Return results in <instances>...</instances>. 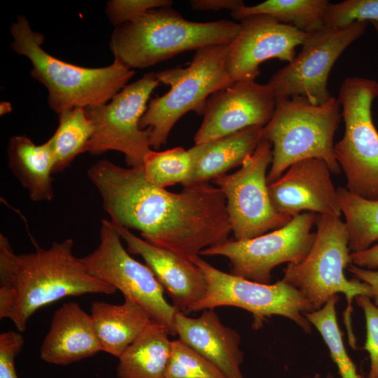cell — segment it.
Returning a JSON list of instances; mask_svg holds the SVG:
<instances>
[{"label": "cell", "mask_w": 378, "mask_h": 378, "mask_svg": "<svg viewBox=\"0 0 378 378\" xmlns=\"http://www.w3.org/2000/svg\"><path fill=\"white\" fill-rule=\"evenodd\" d=\"M87 174L111 221L139 231L153 245L190 260L229 239L225 195L209 182L172 192L149 182L142 166L125 168L108 160L92 164Z\"/></svg>", "instance_id": "obj_1"}, {"label": "cell", "mask_w": 378, "mask_h": 378, "mask_svg": "<svg viewBox=\"0 0 378 378\" xmlns=\"http://www.w3.org/2000/svg\"><path fill=\"white\" fill-rule=\"evenodd\" d=\"M73 246V240L66 239L48 248L35 244L34 251L17 254L1 233L0 318L10 319L23 332L36 311L63 298L115 293L86 270Z\"/></svg>", "instance_id": "obj_2"}, {"label": "cell", "mask_w": 378, "mask_h": 378, "mask_svg": "<svg viewBox=\"0 0 378 378\" xmlns=\"http://www.w3.org/2000/svg\"><path fill=\"white\" fill-rule=\"evenodd\" d=\"M239 29V23L227 20L190 21L171 6H164L115 27L109 46L114 60L130 69H143L185 51L229 44Z\"/></svg>", "instance_id": "obj_3"}, {"label": "cell", "mask_w": 378, "mask_h": 378, "mask_svg": "<svg viewBox=\"0 0 378 378\" xmlns=\"http://www.w3.org/2000/svg\"><path fill=\"white\" fill-rule=\"evenodd\" d=\"M13 51L31 63L30 74L48 90V103L56 113L109 102L135 72L115 60L108 66L88 68L57 59L42 48L44 36L34 31L28 20L18 15L10 27Z\"/></svg>", "instance_id": "obj_4"}, {"label": "cell", "mask_w": 378, "mask_h": 378, "mask_svg": "<svg viewBox=\"0 0 378 378\" xmlns=\"http://www.w3.org/2000/svg\"><path fill=\"white\" fill-rule=\"evenodd\" d=\"M338 99L331 97L315 105L301 97L277 99L274 113L262 127V139L272 146L268 185L293 164L309 158L322 160L331 172L339 174L334 136L342 118Z\"/></svg>", "instance_id": "obj_5"}, {"label": "cell", "mask_w": 378, "mask_h": 378, "mask_svg": "<svg viewBox=\"0 0 378 378\" xmlns=\"http://www.w3.org/2000/svg\"><path fill=\"white\" fill-rule=\"evenodd\" d=\"M227 45L203 47L195 51L187 67L155 73L160 83L170 90L149 102L139 122L141 129L150 130L151 147L158 150L164 145L174 125L186 113L203 115L209 96L234 82L226 66Z\"/></svg>", "instance_id": "obj_6"}, {"label": "cell", "mask_w": 378, "mask_h": 378, "mask_svg": "<svg viewBox=\"0 0 378 378\" xmlns=\"http://www.w3.org/2000/svg\"><path fill=\"white\" fill-rule=\"evenodd\" d=\"M315 225L309 252L301 262L288 264L281 279L302 293L312 312L320 309L337 293L344 294L348 321L353 300L359 295L371 298V288L358 279L349 280L344 275V269L351 263L344 222L338 217L317 215Z\"/></svg>", "instance_id": "obj_7"}, {"label": "cell", "mask_w": 378, "mask_h": 378, "mask_svg": "<svg viewBox=\"0 0 378 378\" xmlns=\"http://www.w3.org/2000/svg\"><path fill=\"white\" fill-rule=\"evenodd\" d=\"M378 97V82L348 77L338 101L344 122L343 137L335 144V156L346 178V188L368 200H378V131L372 105Z\"/></svg>", "instance_id": "obj_8"}, {"label": "cell", "mask_w": 378, "mask_h": 378, "mask_svg": "<svg viewBox=\"0 0 378 378\" xmlns=\"http://www.w3.org/2000/svg\"><path fill=\"white\" fill-rule=\"evenodd\" d=\"M202 272L206 281L204 298L188 312H195L223 306H232L251 312L255 328H260L266 318L273 315L292 320L304 332L310 333L312 324L304 316L312 312L302 293L282 279L265 284L223 272L200 255L190 260Z\"/></svg>", "instance_id": "obj_9"}, {"label": "cell", "mask_w": 378, "mask_h": 378, "mask_svg": "<svg viewBox=\"0 0 378 378\" xmlns=\"http://www.w3.org/2000/svg\"><path fill=\"white\" fill-rule=\"evenodd\" d=\"M160 84L155 73H147L125 86L109 102L85 108L94 133L84 153L96 155L116 150L125 155L128 167L142 166L152 149L150 130L141 129L139 122L151 93Z\"/></svg>", "instance_id": "obj_10"}, {"label": "cell", "mask_w": 378, "mask_h": 378, "mask_svg": "<svg viewBox=\"0 0 378 378\" xmlns=\"http://www.w3.org/2000/svg\"><path fill=\"white\" fill-rule=\"evenodd\" d=\"M111 220L102 219L100 242L90 254L79 258L86 270L139 304L151 319L176 335L178 309L164 296V288L151 270L133 258L124 248Z\"/></svg>", "instance_id": "obj_11"}, {"label": "cell", "mask_w": 378, "mask_h": 378, "mask_svg": "<svg viewBox=\"0 0 378 378\" xmlns=\"http://www.w3.org/2000/svg\"><path fill=\"white\" fill-rule=\"evenodd\" d=\"M316 217L315 213L304 212L270 232L244 240L229 239L202 250L200 255L225 257L232 274L269 284L275 267L298 263L308 254L315 238L312 228Z\"/></svg>", "instance_id": "obj_12"}, {"label": "cell", "mask_w": 378, "mask_h": 378, "mask_svg": "<svg viewBox=\"0 0 378 378\" xmlns=\"http://www.w3.org/2000/svg\"><path fill=\"white\" fill-rule=\"evenodd\" d=\"M272 160V144L262 139L237 172L214 180L225 195L235 239L254 238L292 219L277 212L272 204L267 180Z\"/></svg>", "instance_id": "obj_13"}, {"label": "cell", "mask_w": 378, "mask_h": 378, "mask_svg": "<svg viewBox=\"0 0 378 378\" xmlns=\"http://www.w3.org/2000/svg\"><path fill=\"white\" fill-rule=\"evenodd\" d=\"M367 23L355 22L342 28L325 25L307 34L298 55L269 79L267 84L276 99L301 97L315 105L327 102L332 97L328 80L332 66L364 34Z\"/></svg>", "instance_id": "obj_14"}, {"label": "cell", "mask_w": 378, "mask_h": 378, "mask_svg": "<svg viewBox=\"0 0 378 378\" xmlns=\"http://www.w3.org/2000/svg\"><path fill=\"white\" fill-rule=\"evenodd\" d=\"M276 102L275 94L268 84L249 80L233 82L207 99L202 122L194 138L195 144L247 127H264L274 113Z\"/></svg>", "instance_id": "obj_15"}, {"label": "cell", "mask_w": 378, "mask_h": 378, "mask_svg": "<svg viewBox=\"0 0 378 378\" xmlns=\"http://www.w3.org/2000/svg\"><path fill=\"white\" fill-rule=\"evenodd\" d=\"M240 29L227 45L226 66L233 81L255 80L260 65L276 58L290 62L295 48L302 46L307 34L266 15H255L240 20Z\"/></svg>", "instance_id": "obj_16"}, {"label": "cell", "mask_w": 378, "mask_h": 378, "mask_svg": "<svg viewBox=\"0 0 378 378\" xmlns=\"http://www.w3.org/2000/svg\"><path fill=\"white\" fill-rule=\"evenodd\" d=\"M268 192L275 210L291 218L304 212L338 218L342 215L331 171L320 159L309 158L293 164L268 185Z\"/></svg>", "instance_id": "obj_17"}, {"label": "cell", "mask_w": 378, "mask_h": 378, "mask_svg": "<svg viewBox=\"0 0 378 378\" xmlns=\"http://www.w3.org/2000/svg\"><path fill=\"white\" fill-rule=\"evenodd\" d=\"M130 254L140 255L171 297L179 311L188 310L205 296L206 281L192 261L141 239L125 227L111 222Z\"/></svg>", "instance_id": "obj_18"}, {"label": "cell", "mask_w": 378, "mask_h": 378, "mask_svg": "<svg viewBox=\"0 0 378 378\" xmlns=\"http://www.w3.org/2000/svg\"><path fill=\"white\" fill-rule=\"evenodd\" d=\"M174 324L178 339L213 363L227 378H244L241 371L244 353L240 336L222 323L214 309L203 310L197 318L178 310Z\"/></svg>", "instance_id": "obj_19"}, {"label": "cell", "mask_w": 378, "mask_h": 378, "mask_svg": "<svg viewBox=\"0 0 378 378\" xmlns=\"http://www.w3.org/2000/svg\"><path fill=\"white\" fill-rule=\"evenodd\" d=\"M101 351L90 314L77 302H69L55 312L40 355L48 363L66 365Z\"/></svg>", "instance_id": "obj_20"}, {"label": "cell", "mask_w": 378, "mask_h": 378, "mask_svg": "<svg viewBox=\"0 0 378 378\" xmlns=\"http://www.w3.org/2000/svg\"><path fill=\"white\" fill-rule=\"evenodd\" d=\"M262 127H247L223 137L195 144L189 148L193 166L185 186L209 182L241 166L262 139Z\"/></svg>", "instance_id": "obj_21"}, {"label": "cell", "mask_w": 378, "mask_h": 378, "mask_svg": "<svg viewBox=\"0 0 378 378\" xmlns=\"http://www.w3.org/2000/svg\"><path fill=\"white\" fill-rule=\"evenodd\" d=\"M90 316L102 351L119 358L153 321L134 300L124 297L121 304L94 301Z\"/></svg>", "instance_id": "obj_22"}, {"label": "cell", "mask_w": 378, "mask_h": 378, "mask_svg": "<svg viewBox=\"0 0 378 378\" xmlns=\"http://www.w3.org/2000/svg\"><path fill=\"white\" fill-rule=\"evenodd\" d=\"M7 158L8 168L31 201L52 200L55 162L48 140L36 145L26 135L13 136L8 143Z\"/></svg>", "instance_id": "obj_23"}, {"label": "cell", "mask_w": 378, "mask_h": 378, "mask_svg": "<svg viewBox=\"0 0 378 378\" xmlns=\"http://www.w3.org/2000/svg\"><path fill=\"white\" fill-rule=\"evenodd\" d=\"M162 325L152 321L118 358V378H164L172 341Z\"/></svg>", "instance_id": "obj_24"}, {"label": "cell", "mask_w": 378, "mask_h": 378, "mask_svg": "<svg viewBox=\"0 0 378 378\" xmlns=\"http://www.w3.org/2000/svg\"><path fill=\"white\" fill-rule=\"evenodd\" d=\"M328 4L327 0H267L251 6L244 4L230 14L239 20L251 15H266L309 34L325 26Z\"/></svg>", "instance_id": "obj_25"}, {"label": "cell", "mask_w": 378, "mask_h": 378, "mask_svg": "<svg viewBox=\"0 0 378 378\" xmlns=\"http://www.w3.org/2000/svg\"><path fill=\"white\" fill-rule=\"evenodd\" d=\"M59 124L48 139L55 157L54 174L64 171L84 150L94 133L85 108H74L58 114Z\"/></svg>", "instance_id": "obj_26"}, {"label": "cell", "mask_w": 378, "mask_h": 378, "mask_svg": "<svg viewBox=\"0 0 378 378\" xmlns=\"http://www.w3.org/2000/svg\"><path fill=\"white\" fill-rule=\"evenodd\" d=\"M337 190L350 251L354 253L370 248L378 240V200L361 197L344 187Z\"/></svg>", "instance_id": "obj_27"}, {"label": "cell", "mask_w": 378, "mask_h": 378, "mask_svg": "<svg viewBox=\"0 0 378 378\" xmlns=\"http://www.w3.org/2000/svg\"><path fill=\"white\" fill-rule=\"evenodd\" d=\"M192 166L189 149L182 147L163 151L151 150L144 157L142 164L146 179L163 188L176 183L185 186L191 176Z\"/></svg>", "instance_id": "obj_28"}, {"label": "cell", "mask_w": 378, "mask_h": 378, "mask_svg": "<svg viewBox=\"0 0 378 378\" xmlns=\"http://www.w3.org/2000/svg\"><path fill=\"white\" fill-rule=\"evenodd\" d=\"M339 299L337 295L320 309L304 312L303 314L320 332L328 346L332 360L337 367L340 378H364L357 372L343 343L336 313V304Z\"/></svg>", "instance_id": "obj_29"}, {"label": "cell", "mask_w": 378, "mask_h": 378, "mask_svg": "<svg viewBox=\"0 0 378 378\" xmlns=\"http://www.w3.org/2000/svg\"><path fill=\"white\" fill-rule=\"evenodd\" d=\"M164 378H227L213 363L179 339L172 341Z\"/></svg>", "instance_id": "obj_30"}, {"label": "cell", "mask_w": 378, "mask_h": 378, "mask_svg": "<svg viewBox=\"0 0 378 378\" xmlns=\"http://www.w3.org/2000/svg\"><path fill=\"white\" fill-rule=\"evenodd\" d=\"M378 21V0H345L329 3L325 15V25L342 28L355 22Z\"/></svg>", "instance_id": "obj_31"}, {"label": "cell", "mask_w": 378, "mask_h": 378, "mask_svg": "<svg viewBox=\"0 0 378 378\" xmlns=\"http://www.w3.org/2000/svg\"><path fill=\"white\" fill-rule=\"evenodd\" d=\"M171 0H111L106 4L108 20L115 27L132 22L148 10L171 6Z\"/></svg>", "instance_id": "obj_32"}, {"label": "cell", "mask_w": 378, "mask_h": 378, "mask_svg": "<svg viewBox=\"0 0 378 378\" xmlns=\"http://www.w3.org/2000/svg\"><path fill=\"white\" fill-rule=\"evenodd\" d=\"M365 295L355 298L363 309L366 322V340L364 349L368 352L370 365L368 378H378V307Z\"/></svg>", "instance_id": "obj_33"}, {"label": "cell", "mask_w": 378, "mask_h": 378, "mask_svg": "<svg viewBox=\"0 0 378 378\" xmlns=\"http://www.w3.org/2000/svg\"><path fill=\"white\" fill-rule=\"evenodd\" d=\"M24 342L20 332L9 330L0 334V378H18L15 359Z\"/></svg>", "instance_id": "obj_34"}, {"label": "cell", "mask_w": 378, "mask_h": 378, "mask_svg": "<svg viewBox=\"0 0 378 378\" xmlns=\"http://www.w3.org/2000/svg\"><path fill=\"white\" fill-rule=\"evenodd\" d=\"M191 8L195 10H230V12L243 6L241 0H190Z\"/></svg>", "instance_id": "obj_35"}, {"label": "cell", "mask_w": 378, "mask_h": 378, "mask_svg": "<svg viewBox=\"0 0 378 378\" xmlns=\"http://www.w3.org/2000/svg\"><path fill=\"white\" fill-rule=\"evenodd\" d=\"M348 270L356 279L370 286L372 290L371 298L374 300V304L378 307V271L362 268L351 263Z\"/></svg>", "instance_id": "obj_36"}, {"label": "cell", "mask_w": 378, "mask_h": 378, "mask_svg": "<svg viewBox=\"0 0 378 378\" xmlns=\"http://www.w3.org/2000/svg\"><path fill=\"white\" fill-rule=\"evenodd\" d=\"M351 264L368 270L378 268V244L358 251L351 253Z\"/></svg>", "instance_id": "obj_37"}, {"label": "cell", "mask_w": 378, "mask_h": 378, "mask_svg": "<svg viewBox=\"0 0 378 378\" xmlns=\"http://www.w3.org/2000/svg\"><path fill=\"white\" fill-rule=\"evenodd\" d=\"M12 111V106L10 102H1L0 104V114L4 115Z\"/></svg>", "instance_id": "obj_38"}, {"label": "cell", "mask_w": 378, "mask_h": 378, "mask_svg": "<svg viewBox=\"0 0 378 378\" xmlns=\"http://www.w3.org/2000/svg\"><path fill=\"white\" fill-rule=\"evenodd\" d=\"M371 23L374 27L377 32L378 33V21H373V22H371Z\"/></svg>", "instance_id": "obj_39"}, {"label": "cell", "mask_w": 378, "mask_h": 378, "mask_svg": "<svg viewBox=\"0 0 378 378\" xmlns=\"http://www.w3.org/2000/svg\"><path fill=\"white\" fill-rule=\"evenodd\" d=\"M326 378H333V377L331 374H328Z\"/></svg>", "instance_id": "obj_40"}]
</instances>
